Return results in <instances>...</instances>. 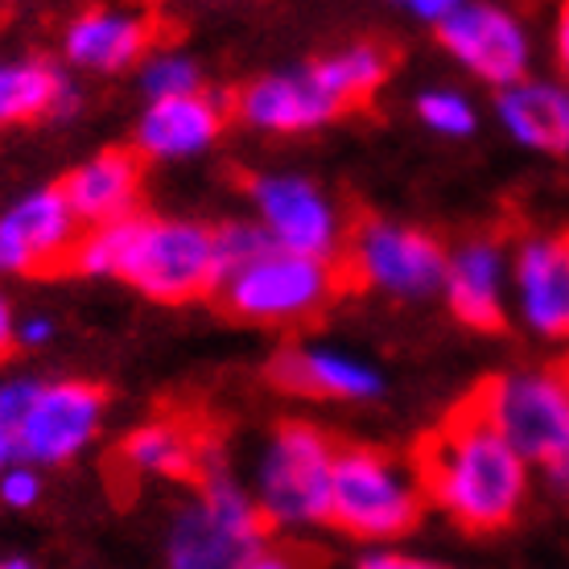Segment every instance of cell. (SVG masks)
I'll list each match as a JSON object with an SVG mask.
<instances>
[{
	"instance_id": "6da1fadb",
	"label": "cell",
	"mask_w": 569,
	"mask_h": 569,
	"mask_svg": "<svg viewBox=\"0 0 569 569\" xmlns=\"http://www.w3.org/2000/svg\"><path fill=\"white\" fill-rule=\"evenodd\" d=\"M413 475L441 512L470 532L512 525L528 496V462L487 426L470 397L421 438Z\"/></svg>"
},
{
	"instance_id": "7a4b0ae2",
	"label": "cell",
	"mask_w": 569,
	"mask_h": 569,
	"mask_svg": "<svg viewBox=\"0 0 569 569\" xmlns=\"http://www.w3.org/2000/svg\"><path fill=\"white\" fill-rule=\"evenodd\" d=\"M71 264L79 272L124 277L157 301H190L219 289L214 236L182 219L129 214L79 236Z\"/></svg>"
},
{
	"instance_id": "3957f363",
	"label": "cell",
	"mask_w": 569,
	"mask_h": 569,
	"mask_svg": "<svg viewBox=\"0 0 569 569\" xmlns=\"http://www.w3.org/2000/svg\"><path fill=\"white\" fill-rule=\"evenodd\" d=\"M475 409L528 467L553 470L569 450V363L508 371L470 392Z\"/></svg>"
},
{
	"instance_id": "277c9868",
	"label": "cell",
	"mask_w": 569,
	"mask_h": 569,
	"mask_svg": "<svg viewBox=\"0 0 569 569\" xmlns=\"http://www.w3.org/2000/svg\"><path fill=\"white\" fill-rule=\"evenodd\" d=\"M264 516L228 475L207 470L199 496L186 503L170 528V569H243L264 549Z\"/></svg>"
},
{
	"instance_id": "5b68a950",
	"label": "cell",
	"mask_w": 569,
	"mask_h": 569,
	"mask_svg": "<svg viewBox=\"0 0 569 569\" xmlns=\"http://www.w3.org/2000/svg\"><path fill=\"white\" fill-rule=\"evenodd\" d=\"M421 483L413 467L380 450H339L335 487H330V525L359 541H392L409 532L421 516Z\"/></svg>"
},
{
	"instance_id": "8992f818",
	"label": "cell",
	"mask_w": 569,
	"mask_h": 569,
	"mask_svg": "<svg viewBox=\"0 0 569 569\" xmlns=\"http://www.w3.org/2000/svg\"><path fill=\"white\" fill-rule=\"evenodd\" d=\"M339 450L313 426H284L264 450L257 479V508L264 525L310 528L330 520Z\"/></svg>"
},
{
	"instance_id": "52a82bcc",
	"label": "cell",
	"mask_w": 569,
	"mask_h": 569,
	"mask_svg": "<svg viewBox=\"0 0 569 569\" xmlns=\"http://www.w3.org/2000/svg\"><path fill=\"white\" fill-rule=\"evenodd\" d=\"M339 284V264L269 248L252 264L231 272L228 281L219 284V293H223V306L231 313H240V318H252V322H298V318H310V313L322 310L335 298Z\"/></svg>"
},
{
	"instance_id": "ba28073f",
	"label": "cell",
	"mask_w": 569,
	"mask_h": 569,
	"mask_svg": "<svg viewBox=\"0 0 569 569\" xmlns=\"http://www.w3.org/2000/svg\"><path fill=\"white\" fill-rule=\"evenodd\" d=\"M446 252L438 240H429L413 228H400L388 219H368L351 236L342 277L392 293V298H426L446 281Z\"/></svg>"
},
{
	"instance_id": "9c48e42d",
	"label": "cell",
	"mask_w": 569,
	"mask_h": 569,
	"mask_svg": "<svg viewBox=\"0 0 569 569\" xmlns=\"http://www.w3.org/2000/svg\"><path fill=\"white\" fill-rule=\"evenodd\" d=\"M252 202L272 248L335 264L342 243L339 211L318 186H310L306 178H257Z\"/></svg>"
},
{
	"instance_id": "30bf717a",
	"label": "cell",
	"mask_w": 569,
	"mask_h": 569,
	"mask_svg": "<svg viewBox=\"0 0 569 569\" xmlns=\"http://www.w3.org/2000/svg\"><path fill=\"white\" fill-rule=\"evenodd\" d=\"M438 38L450 54L491 87H512L528 71V33L508 9L499 4H450L438 21Z\"/></svg>"
},
{
	"instance_id": "8fae6325",
	"label": "cell",
	"mask_w": 569,
	"mask_h": 569,
	"mask_svg": "<svg viewBox=\"0 0 569 569\" xmlns=\"http://www.w3.org/2000/svg\"><path fill=\"white\" fill-rule=\"evenodd\" d=\"M103 417V392L91 385H38L33 400H29L26 417L17 426V455L26 458L29 467H54L67 462L83 450L87 441L96 438Z\"/></svg>"
},
{
	"instance_id": "7c38bea8",
	"label": "cell",
	"mask_w": 569,
	"mask_h": 569,
	"mask_svg": "<svg viewBox=\"0 0 569 569\" xmlns=\"http://www.w3.org/2000/svg\"><path fill=\"white\" fill-rule=\"evenodd\" d=\"M79 219L62 190H38L0 219V272H50L71 264Z\"/></svg>"
},
{
	"instance_id": "4fadbf2b",
	"label": "cell",
	"mask_w": 569,
	"mask_h": 569,
	"mask_svg": "<svg viewBox=\"0 0 569 569\" xmlns=\"http://www.w3.org/2000/svg\"><path fill=\"white\" fill-rule=\"evenodd\" d=\"M339 112H347V103L339 87L330 83L322 58L301 71L269 74L260 83L243 87L240 96V116L264 132H306L335 120Z\"/></svg>"
},
{
	"instance_id": "5bb4252c",
	"label": "cell",
	"mask_w": 569,
	"mask_h": 569,
	"mask_svg": "<svg viewBox=\"0 0 569 569\" xmlns=\"http://www.w3.org/2000/svg\"><path fill=\"white\" fill-rule=\"evenodd\" d=\"M516 301L532 330L569 335V231L528 240L512 269Z\"/></svg>"
},
{
	"instance_id": "9a60e30c",
	"label": "cell",
	"mask_w": 569,
	"mask_h": 569,
	"mask_svg": "<svg viewBox=\"0 0 569 569\" xmlns=\"http://www.w3.org/2000/svg\"><path fill=\"white\" fill-rule=\"evenodd\" d=\"M446 298L450 310L475 330L503 327V306H508V264L499 243L475 240L462 243L455 257L446 260Z\"/></svg>"
},
{
	"instance_id": "2e32d148",
	"label": "cell",
	"mask_w": 569,
	"mask_h": 569,
	"mask_svg": "<svg viewBox=\"0 0 569 569\" xmlns=\"http://www.w3.org/2000/svg\"><path fill=\"white\" fill-rule=\"evenodd\" d=\"M137 190H141V161L124 149H108L62 182V199L79 223L103 228L116 219H129L137 207Z\"/></svg>"
},
{
	"instance_id": "e0dca14e",
	"label": "cell",
	"mask_w": 569,
	"mask_h": 569,
	"mask_svg": "<svg viewBox=\"0 0 569 569\" xmlns=\"http://www.w3.org/2000/svg\"><path fill=\"white\" fill-rule=\"evenodd\" d=\"M272 376L289 392L327 397V400H368V397H380V388H385L380 371L371 368V363L342 356V351H330V347L284 351L272 363Z\"/></svg>"
},
{
	"instance_id": "ac0fdd59",
	"label": "cell",
	"mask_w": 569,
	"mask_h": 569,
	"mask_svg": "<svg viewBox=\"0 0 569 569\" xmlns=\"http://www.w3.org/2000/svg\"><path fill=\"white\" fill-rule=\"evenodd\" d=\"M153 46V26L124 9H96V13L74 17L62 50L74 67L87 71H124Z\"/></svg>"
},
{
	"instance_id": "d6986e66",
	"label": "cell",
	"mask_w": 569,
	"mask_h": 569,
	"mask_svg": "<svg viewBox=\"0 0 569 569\" xmlns=\"http://www.w3.org/2000/svg\"><path fill=\"white\" fill-rule=\"evenodd\" d=\"M223 129V108L211 96H182V100H157L137 124V144L141 153L178 161L211 149L214 137Z\"/></svg>"
},
{
	"instance_id": "ffe728a7",
	"label": "cell",
	"mask_w": 569,
	"mask_h": 569,
	"mask_svg": "<svg viewBox=\"0 0 569 569\" xmlns=\"http://www.w3.org/2000/svg\"><path fill=\"white\" fill-rule=\"evenodd\" d=\"M499 120L537 153H569V87L520 79L499 91Z\"/></svg>"
},
{
	"instance_id": "44dd1931",
	"label": "cell",
	"mask_w": 569,
	"mask_h": 569,
	"mask_svg": "<svg viewBox=\"0 0 569 569\" xmlns=\"http://www.w3.org/2000/svg\"><path fill=\"white\" fill-rule=\"evenodd\" d=\"M74 103V91L50 62L21 58V62H0V124H21L33 116L62 112Z\"/></svg>"
},
{
	"instance_id": "7402d4cb",
	"label": "cell",
	"mask_w": 569,
	"mask_h": 569,
	"mask_svg": "<svg viewBox=\"0 0 569 569\" xmlns=\"http://www.w3.org/2000/svg\"><path fill=\"white\" fill-rule=\"evenodd\" d=\"M124 458L141 475H173V479L207 475L202 441L178 421H149V426H141L124 441Z\"/></svg>"
},
{
	"instance_id": "603a6c76",
	"label": "cell",
	"mask_w": 569,
	"mask_h": 569,
	"mask_svg": "<svg viewBox=\"0 0 569 569\" xmlns=\"http://www.w3.org/2000/svg\"><path fill=\"white\" fill-rule=\"evenodd\" d=\"M322 62H327L330 83L339 87V96L347 100V108H356V103L368 100L388 74V54L376 50V46H351V50L330 54V58H322Z\"/></svg>"
},
{
	"instance_id": "cb8c5ba5",
	"label": "cell",
	"mask_w": 569,
	"mask_h": 569,
	"mask_svg": "<svg viewBox=\"0 0 569 569\" xmlns=\"http://www.w3.org/2000/svg\"><path fill=\"white\" fill-rule=\"evenodd\" d=\"M214 236V264H219V284L228 281L231 272H240L243 264H252L260 252H269L272 240L264 236L260 223H228V228L211 231Z\"/></svg>"
},
{
	"instance_id": "d4e9b609",
	"label": "cell",
	"mask_w": 569,
	"mask_h": 569,
	"mask_svg": "<svg viewBox=\"0 0 569 569\" xmlns=\"http://www.w3.org/2000/svg\"><path fill=\"white\" fill-rule=\"evenodd\" d=\"M417 116L426 120V129L441 132V137H467L475 132L479 124V116H475V103L462 96V91H426L421 100H417Z\"/></svg>"
},
{
	"instance_id": "484cf974",
	"label": "cell",
	"mask_w": 569,
	"mask_h": 569,
	"mask_svg": "<svg viewBox=\"0 0 569 569\" xmlns=\"http://www.w3.org/2000/svg\"><path fill=\"white\" fill-rule=\"evenodd\" d=\"M149 100H182V96H199V67L182 54H153L144 62L141 74Z\"/></svg>"
},
{
	"instance_id": "4316f807",
	"label": "cell",
	"mask_w": 569,
	"mask_h": 569,
	"mask_svg": "<svg viewBox=\"0 0 569 569\" xmlns=\"http://www.w3.org/2000/svg\"><path fill=\"white\" fill-rule=\"evenodd\" d=\"M42 496V479H38V470L29 467H9L4 470V479H0V499L9 503V508H29V503H38Z\"/></svg>"
},
{
	"instance_id": "83f0119b",
	"label": "cell",
	"mask_w": 569,
	"mask_h": 569,
	"mask_svg": "<svg viewBox=\"0 0 569 569\" xmlns=\"http://www.w3.org/2000/svg\"><path fill=\"white\" fill-rule=\"evenodd\" d=\"M33 392H38V385H29V380H9V385H0V426L9 429V433H17V426H21V417H26Z\"/></svg>"
},
{
	"instance_id": "f1b7e54d",
	"label": "cell",
	"mask_w": 569,
	"mask_h": 569,
	"mask_svg": "<svg viewBox=\"0 0 569 569\" xmlns=\"http://www.w3.org/2000/svg\"><path fill=\"white\" fill-rule=\"evenodd\" d=\"M50 339H54V322L50 318H26L17 327V342H26V347H46Z\"/></svg>"
},
{
	"instance_id": "f546056e",
	"label": "cell",
	"mask_w": 569,
	"mask_h": 569,
	"mask_svg": "<svg viewBox=\"0 0 569 569\" xmlns=\"http://www.w3.org/2000/svg\"><path fill=\"white\" fill-rule=\"evenodd\" d=\"M359 569H438V566L413 561V557H400V553H371Z\"/></svg>"
},
{
	"instance_id": "4dcf8cb0",
	"label": "cell",
	"mask_w": 569,
	"mask_h": 569,
	"mask_svg": "<svg viewBox=\"0 0 569 569\" xmlns=\"http://www.w3.org/2000/svg\"><path fill=\"white\" fill-rule=\"evenodd\" d=\"M450 4H455V0H413V4H409V13L421 17V21H429V26L438 29L441 17L450 13Z\"/></svg>"
},
{
	"instance_id": "1f68e13d",
	"label": "cell",
	"mask_w": 569,
	"mask_h": 569,
	"mask_svg": "<svg viewBox=\"0 0 569 569\" xmlns=\"http://www.w3.org/2000/svg\"><path fill=\"white\" fill-rule=\"evenodd\" d=\"M17 327H21V322L13 318V306L0 298V356L17 342Z\"/></svg>"
},
{
	"instance_id": "d6a6232c",
	"label": "cell",
	"mask_w": 569,
	"mask_h": 569,
	"mask_svg": "<svg viewBox=\"0 0 569 569\" xmlns=\"http://www.w3.org/2000/svg\"><path fill=\"white\" fill-rule=\"evenodd\" d=\"M243 569H301V566L289 553H272V549H260V553L252 557V561H248Z\"/></svg>"
},
{
	"instance_id": "836d02e7",
	"label": "cell",
	"mask_w": 569,
	"mask_h": 569,
	"mask_svg": "<svg viewBox=\"0 0 569 569\" xmlns=\"http://www.w3.org/2000/svg\"><path fill=\"white\" fill-rule=\"evenodd\" d=\"M557 62L569 79V4L561 9V21H557Z\"/></svg>"
},
{
	"instance_id": "e575fe53",
	"label": "cell",
	"mask_w": 569,
	"mask_h": 569,
	"mask_svg": "<svg viewBox=\"0 0 569 569\" xmlns=\"http://www.w3.org/2000/svg\"><path fill=\"white\" fill-rule=\"evenodd\" d=\"M13 458H17V438L0 426V479H4V470L13 467Z\"/></svg>"
},
{
	"instance_id": "d590c367",
	"label": "cell",
	"mask_w": 569,
	"mask_h": 569,
	"mask_svg": "<svg viewBox=\"0 0 569 569\" xmlns=\"http://www.w3.org/2000/svg\"><path fill=\"white\" fill-rule=\"evenodd\" d=\"M553 479L569 491V450H566V458H561V462L553 467Z\"/></svg>"
},
{
	"instance_id": "8d00e7d4",
	"label": "cell",
	"mask_w": 569,
	"mask_h": 569,
	"mask_svg": "<svg viewBox=\"0 0 569 569\" xmlns=\"http://www.w3.org/2000/svg\"><path fill=\"white\" fill-rule=\"evenodd\" d=\"M0 569H33V566L21 561V557H9V561H0Z\"/></svg>"
}]
</instances>
